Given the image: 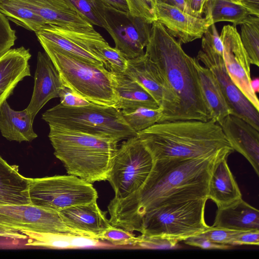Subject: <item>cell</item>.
<instances>
[{
	"label": "cell",
	"mask_w": 259,
	"mask_h": 259,
	"mask_svg": "<svg viewBox=\"0 0 259 259\" xmlns=\"http://www.w3.org/2000/svg\"><path fill=\"white\" fill-rule=\"evenodd\" d=\"M229 155L187 159L154 160L142 186L122 199L113 198L108 205L112 226L139 232L144 215L163 204L207 197L209 178L215 162Z\"/></svg>",
	"instance_id": "1"
},
{
	"label": "cell",
	"mask_w": 259,
	"mask_h": 259,
	"mask_svg": "<svg viewBox=\"0 0 259 259\" xmlns=\"http://www.w3.org/2000/svg\"><path fill=\"white\" fill-rule=\"evenodd\" d=\"M145 53L155 65L166 94V104L158 122L211 119L194 58L157 21L152 23Z\"/></svg>",
	"instance_id": "2"
},
{
	"label": "cell",
	"mask_w": 259,
	"mask_h": 259,
	"mask_svg": "<svg viewBox=\"0 0 259 259\" xmlns=\"http://www.w3.org/2000/svg\"><path fill=\"white\" fill-rule=\"evenodd\" d=\"M137 136L154 160L229 155L234 151L221 126L212 119L158 122Z\"/></svg>",
	"instance_id": "3"
},
{
	"label": "cell",
	"mask_w": 259,
	"mask_h": 259,
	"mask_svg": "<svg viewBox=\"0 0 259 259\" xmlns=\"http://www.w3.org/2000/svg\"><path fill=\"white\" fill-rule=\"evenodd\" d=\"M49 138L54 155L68 175L86 182L107 180L118 142L61 127L49 126Z\"/></svg>",
	"instance_id": "4"
},
{
	"label": "cell",
	"mask_w": 259,
	"mask_h": 259,
	"mask_svg": "<svg viewBox=\"0 0 259 259\" xmlns=\"http://www.w3.org/2000/svg\"><path fill=\"white\" fill-rule=\"evenodd\" d=\"M65 87L96 104L115 107L112 72L103 65L86 62L42 38H38Z\"/></svg>",
	"instance_id": "5"
},
{
	"label": "cell",
	"mask_w": 259,
	"mask_h": 259,
	"mask_svg": "<svg viewBox=\"0 0 259 259\" xmlns=\"http://www.w3.org/2000/svg\"><path fill=\"white\" fill-rule=\"evenodd\" d=\"M42 119L49 126L111 138L118 142L137 134L125 122L120 110L114 106L93 103L70 107L60 103L42 113Z\"/></svg>",
	"instance_id": "6"
},
{
	"label": "cell",
	"mask_w": 259,
	"mask_h": 259,
	"mask_svg": "<svg viewBox=\"0 0 259 259\" xmlns=\"http://www.w3.org/2000/svg\"><path fill=\"white\" fill-rule=\"evenodd\" d=\"M207 199L205 197L181 200L154 208L144 215L139 232L179 242L198 234L210 227L204 219Z\"/></svg>",
	"instance_id": "7"
},
{
	"label": "cell",
	"mask_w": 259,
	"mask_h": 259,
	"mask_svg": "<svg viewBox=\"0 0 259 259\" xmlns=\"http://www.w3.org/2000/svg\"><path fill=\"white\" fill-rule=\"evenodd\" d=\"M28 179L31 204L52 211L59 212L98 198L92 183L73 175Z\"/></svg>",
	"instance_id": "8"
},
{
	"label": "cell",
	"mask_w": 259,
	"mask_h": 259,
	"mask_svg": "<svg viewBox=\"0 0 259 259\" xmlns=\"http://www.w3.org/2000/svg\"><path fill=\"white\" fill-rule=\"evenodd\" d=\"M154 160L137 136L122 142L115 154L107 180L115 193L122 199L139 189L148 178Z\"/></svg>",
	"instance_id": "9"
},
{
	"label": "cell",
	"mask_w": 259,
	"mask_h": 259,
	"mask_svg": "<svg viewBox=\"0 0 259 259\" xmlns=\"http://www.w3.org/2000/svg\"><path fill=\"white\" fill-rule=\"evenodd\" d=\"M35 34L37 38L44 39L79 59L104 66L99 50L109 44L94 28L78 29L47 24Z\"/></svg>",
	"instance_id": "10"
},
{
	"label": "cell",
	"mask_w": 259,
	"mask_h": 259,
	"mask_svg": "<svg viewBox=\"0 0 259 259\" xmlns=\"http://www.w3.org/2000/svg\"><path fill=\"white\" fill-rule=\"evenodd\" d=\"M0 226L38 232L83 236L68 227L59 212L32 204L0 206Z\"/></svg>",
	"instance_id": "11"
},
{
	"label": "cell",
	"mask_w": 259,
	"mask_h": 259,
	"mask_svg": "<svg viewBox=\"0 0 259 259\" xmlns=\"http://www.w3.org/2000/svg\"><path fill=\"white\" fill-rule=\"evenodd\" d=\"M196 59L214 74L232 111V115L259 131V111L233 83L225 68L223 57L216 53L202 38L201 49Z\"/></svg>",
	"instance_id": "12"
},
{
	"label": "cell",
	"mask_w": 259,
	"mask_h": 259,
	"mask_svg": "<svg viewBox=\"0 0 259 259\" xmlns=\"http://www.w3.org/2000/svg\"><path fill=\"white\" fill-rule=\"evenodd\" d=\"M220 37L223 45L222 57L230 77L255 108L259 111L258 99L251 85L250 63L236 26L225 25Z\"/></svg>",
	"instance_id": "13"
},
{
	"label": "cell",
	"mask_w": 259,
	"mask_h": 259,
	"mask_svg": "<svg viewBox=\"0 0 259 259\" xmlns=\"http://www.w3.org/2000/svg\"><path fill=\"white\" fill-rule=\"evenodd\" d=\"M109 25L107 31L113 38L115 48L128 59L145 54L144 49L150 36L151 25L144 20L106 9Z\"/></svg>",
	"instance_id": "14"
},
{
	"label": "cell",
	"mask_w": 259,
	"mask_h": 259,
	"mask_svg": "<svg viewBox=\"0 0 259 259\" xmlns=\"http://www.w3.org/2000/svg\"><path fill=\"white\" fill-rule=\"evenodd\" d=\"M154 12L156 21L182 44L202 38L210 26L205 17H194L159 0L155 1Z\"/></svg>",
	"instance_id": "15"
},
{
	"label": "cell",
	"mask_w": 259,
	"mask_h": 259,
	"mask_svg": "<svg viewBox=\"0 0 259 259\" xmlns=\"http://www.w3.org/2000/svg\"><path fill=\"white\" fill-rule=\"evenodd\" d=\"M34 79L32 97L26 109L34 119L49 100L60 98L65 87L58 71L46 53H38Z\"/></svg>",
	"instance_id": "16"
},
{
	"label": "cell",
	"mask_w": 259,
	"mask_h": 259,
	"mask_svg": "<svg viewBox=\"0 0 259 259\" xmlns=\"http://www.w3.org/2000/svg\"><path fill=\"white\" fill-rule=\"evenodd\" d=\"M233 149L242 155L259 176V131L230 114L219 124Z\"/></svg>",
	"instance_id": "17"
},
{
	"label": "cell",
	"mask_w": 259,
	"mask_h": 259,
	"mask_svg": "<svg viewBox=\"0 0 259 259\" xmlns=\"http://www.w3.org/2000/svg\"><path fill=\"white\" fill-rule=\"evenodd\" d=\"M39 16L47 24L78 29H93L68 0H19Z\"/></svg>",
	"instance_id": "18"
},
{
	"label": "cell",
	"mask_w": 259,
	"mask_h": 259,
	"mask_svg": "<svg viewBox=\"0 0 259 259\" xmlns=\"http://www.w3.org/2000/svg\"><path fill=\"white\" fill-rule=\"evenodd\" d=\"M59 212L66 225L85 236L98 239L111 225L97 201L71 206Z\"/></svg>",
	"instance_id": "19"
},
{
	"label": "cell",
	"mask_w": 259,
	"mask_h": 259,
	"mask_svg": "<svg viewBox=\"0 0 259 259\" xmlns=\"http://www.w3.org/2000/svg\"><path fill=\"white\" fill-rule=\"evenodd\" d=\"M29 49H10L0 55V106L13 93L18 83L30 76Z\"/></svg>",
	"instance_id": "20"
},
{
	"label": "cell",
	"mask_w": 259,
	"mask_h": 259,
	"mask_svg": "<svg viewBox=\"0 0 259 259\" xmlns=\"http://www.w3.org/2000/svg\"><path fill=\"white\" fill-rule=\"evenodd\" d=\"M224 156L215 162L208 182L207 198L218 207L226 206L242 198L237 183Z\"/></svg>",
	"instance_id": "21"
},
{
	"label": "cell",
	"mask_w": 259,
	"mask_h": 259,
	"mask_svg": "<svg viewBox=\"0 0 259 259\" xmlns=\"http://www.w3.org/2000/svg\"><path fill=\"white\" fill-rule=\"evenodd\" d=\"M212 226L238 231L259 230V211L241 198L218 207Z\"/></svg>",
	"instance_id": "22"
},
{
	"label": "cell",
	"mask_w": 259,
	"mask_h": 259,
	"mask_svg": "<svg viewBox=\"0 0 259 259\" xmlns=\"http://www.w3.org/2000/svg\"><path fill=\"white\" fill-rule=\"evenodd\" d=\"M29 185V179L19 172L18 166L0 156V206L31 204Z\"/></svg>",
	"instance_id": "23"
},
{
	"label": "cell",
	"mask_w": 259,
	"mask_h": 259,
	"mask_svg": "<svg viewBox=\"0 0 259 259\" xmlns=\"http://www.w3.org/2000/svg\"><path fill=\"white\" fill-rule=\"evenodd\" d=\"M125 73L147 90L163 110L166 104L164 87L155 65L145 53L128 59Z\"/></svg>",
	"instance_id": "24"
},
{
	"label": "cell",
	"mask_w": 259,
	"mask_h": 259,
	"mask_svg": "<svg viewBox=\"0 0 259 259\" xmlns=\"http://www.w3.org/2000/svg\"><path fill=\"white\" fill-rule=\"evenodd\" d=\"M33 120L26 108L14 110L7 101L0 106V132L9 141L31 142L37 138L33 128Z\"/></svg>",
	"instance_id": "25"
},
{
	"label": "cell",
	"mask_w": 259,
	"mask_h": 259,
	"mask_svg": "<svg viewBox=\"0 0 259 259\" xmlns=\"http://www.w3.org/2000/svg\"><path fill=\"white\" fill-rule=\"evenodd\" d=\"M194 64L211 119L220 124L225 118L232 114V111L212 72L202 65L196 58H194Z\"/></svg>",
	"instance_id": "26"
},
{
	"label": "cell",
	"mask_w": 259,
	"mask_h": 259,
	"mask_svg": "<svg viewBox=\"0 0 259 259\" xmlns=\"http://www.w3.org/2000/svg\"><path fill=\"white\" fill-rule=\"evenodd\" d=\"M117 98L115 107L119 110L144 107L159 108L154 98L142 85L126 73H114Z\"/></svg>",
	"instance_id": "27"
},
{
	"label": "cell",
	"mask_w": 259,
	"mask_h": 259,
	"mask_svg": "<svg viewBox=\"0 0 259 259\" xmlns=\"http://www.w3.org/2000/svg\"><path fill=\"white\" fill-rule=\"evenodd\" d=\"M20 231L28 238L26 246L64 249L93 247L100 244V240L89 236L25 230Z\"/></svg>",
	"instance_id": "28"
},
{
	"label": "cell",
	"mask_w": 259,
	"mask_h": 259,
	"mask_svg": "<svg viewBox=\"0 0 259 259\" xmlns=\"http://www.w3.org/2000/svg\"><path fill=\"white\" fill-rule=\"evenodd\" d=\"M204 14L210 25L227 21L235 26L240 25L247 16L251 15L241 3L233 0H209Z\"/></svg>",
	"instance_id": "29"
},
{
	"label": "cell",
	"mask_w": 259,
	"mask_h": 259,
	"mask_svg": "<svg viewBox=\"0 0 259 259\" xmlns=\"http://www.w3.org/2000/svg\"><path fill=\"white\" fill-rule=\"evenodd\" d=\"M0 12L17 25L35 33L47 24L19 0H0Z\"/></svg>",
	"instance_id": "30"
},
{
	"label": "cell",
	"mask_w": 259,
	"mask_h": 259,
	"mask_svg": "<svg viewBox=\"0 0 259 259\" xmlns=\"http://www.w3.org/2000/svg\"><path fill=\"white\" fill-rule=\"evenodd\" d=\"M240 39L250 64L259 66V18L249 15L240 24Z\"/></svg>",
	"instance_id": "31"
},
{
	"label": "cell",
	"mask_w": 259,
	"mask_h": 259,
	"mask_svg": "<svg viewBox=\"0 0 259 259\" xmlns=\"http://www.w3.org/2000/svg\"><path fill=\"white\" fill-rule=\"evenodd\" d=\"M127 124L135 132L144 130L157 123L161 116L162 109H152L144 107L120 110Z\"/></svg>",
	"instance_id": "32"
},
{
	"label": "cell",
	"mask_w": 259,
	"mask_h": 259,
	"mask_svg": "<svg viewBox=\"0 0 259 259\" xmlns=\"http://www.w3.org/2000/svg\"><path fill=\"white\" fill-rule=\"evenodd\" d=\"M92 24L108 30L106 9L99 0H68Z\"/></svg>",
	"instance_id": "33"
},
{
	"label": "cell",
	"mask_w": 259,
	"mask_h": 259,
	"mask_svg": "<svg viewBox=\"0 0 259 259\" xmlns=\"http://www.w3.org/2000/svg\"><path fill=\"white\" fill-rule=\"evenodd\" d=\"M99 56L108 70L114 73H125L128 59L119 50L108 45L99 49Z\"/></svg>",
	"instance_id": "34"
},
{
	"label": "cell",
	"mask_w": 259,
	"mask_h": 259,
	"mask_svg": "<svg viewBox=\"0 0 259 259\" xmlns=\"http://www.w3.org/2000/svg\"><path fill=\"white\" fill-rule=\"evenodd\" d=\"M98 239L107 241L115 245H133L139 241L133 232L111 225L98 237Z\"/></svg>",
	"instance_id": "35"
},
{
	"label": "cell",
	"mask_w": 259,
	"mask_h": 259,
	"mask_svg": "<svg viewBox=\"0 0 259 259\" xmlns=\"http://www.w3.org/2000/svg\"><path fill=\"white\" fill-rule=\"evenodd\" d=\"M130 14L152 24L156 21L154 4L155 0H125Z\"/></svg>",
	"instance_id": "36"
},
{
	"label": "cell",
	"mask_w": 259,
	"mask_h": 259,
	"mask_svg": "<svg viewBox=\"0 0 259 259\" xmlns=\"http://www.w3.org/2000/svg\"><path fill=\"white\" fill-rule=\"evenodd\" d=\"M139 241L135 245L140 248L153 249H173L180 248L179 241L160 236H139Z\"/></svg>",
	"instance_id": "37"
},
{
	"label": "cell",
	"mask_w": 259,
	"mask_h": 259,
	"mask_svg": "<svg viewBox=\"0 0 259 259\" xmlns=\"http://www.w3.org/2000/svg\"><path fill=\"white\" fill-rule=\"evenodd\" d=\"M240 232L211 226L197 235L217 243L234 246V240Z\"/></svg>",
	"instance_id": "38"
},
{
	"label": "cell",
	"mask_w": 259,
	"mask_h": 259,
	"mask_svg": "<svg viewBox=\"0 0 259 259\" xmlns=\"http://www.w3.org/2000/svg\"><path fill=\"white\" fill-rule=\"evenodd\" d=\"M16 39L15 30L11 28L8 19L0 12V55L10 50Z\"/></svg>",
	"instance_id": "39"
},
{
	"label": "cell",
	"mask_w": 259,
	"mask_h": 259,
	"mask_svg": "<svg viewBox=\"0 0 259 259\" xmlns=\"http://www.w3.org/2000/svg\"><path fill=\"white\" fill-rule=\"evenodd\" d=\"M183 241L187 245L207 249L225 250L230 249L233 246L230 245L217 243L197 235L190 237Z\"/></svg>",
	"instance_id": "40"
},
{
	"label": "cell",
	"mask_w": 259,
	"mask_h": 259,
	"mask_svg": "<svg viewBox=\"0 0 259 259\" xmlns=\"http://www.w3.org/2000/svg\"><path fill=\"white\" fill-rule=\"evenodd\" d=\"M60 98V104L67 107H78L93 104L66 87L62 90Z\"/></svg>",
	"instance_id": "41"
},
{
	"label": "cell",
	"mask_w": 259,
	"mask_h": 259,
	"mask_svg": "<svg viewBox=\"0 0 259 259\" xmlns=\"http://www.w3.org/2000/svg\"><path fill=\"white\" fill-rule=\"evenodd\" d=\"M202 38L218 54L223 56V45L214 24H211Z\"/></svg>",
	"instance_id": "42"
},
{
	"label": "cell",
	"mask_w": 259,
	"mask_h": 259,
	"mask_svg": "<svg viewBox=\"0 0 259 259\" xmlns=\"http://www.w3.org/2000/svg\"><path fill=\"white\" fill-rule=\"evenodd\" d=\"M234 246L241 245H259V230L241 231L236 236Z\"/></svg>",
	"instance_id": "43"
},
{
	"label": "cell",
	"mask_w": 259,
	"mask_h": 259,
	"mask_svg": "<svg viewBox=\"0 0 259 259\" xmlns=\"http://www.w3.org/2000/svg\"><path fill=\"white\" fill-rule=\"evenodd\" d=\"M192 16L202 17L209 0H184Z\"/></svg>",
	"instance_id": "44"
},
{
	"label": "cell",
	"mask_w": 259,
	"mask_h": 259,
	"mask_svg": "<svg viewBox=\"0 0 259 259\" xmlns=\"http://www.w3.org/2000/svg\"><path fill=\"white\" fill-rule=\"evenodd\" d=\"M106 9L126 14L129 13L128 8L125 0H99Z\"/></svg>",
	"instance_id": "45"
},
{
	"label": "cell",
	"mask_w": 259,
	"mask_h": 259,
	"mask_svg": "<svg viewBox=\"0 0 259 259\" xmlns=\"http://www.w3.org/2000/svg\"><path fill=\"white\" fill-rule=\"evenodd\" d=\"M0 237L14 239H25L27 236L17 229L0 226Z\"/></svg>",
	"instance_id": "46"
},
{
	"label": "cell",
	"mask_w": 259,
	"mask_h": 259,
	"mask_svg": "<svg viewBox=\"0 0 259 259\" xmlns=\"http://www.w3.org/2000/svg\"><path fill=\"white\" fill-rule=\"evenodd\" d=\"M164 3L176 7L192 16L184 0H159Z\"/></svg>",
	"instance_id": "47"
},
{
	"label": "cell",
	"mask_w": 259,
	"mask_h": 259,
	"mask_svg": "<svg viewBox=\"0 0 259 259\" xmlns=\"http://www.w3.org/2000/svg\"><path fill=\"white\" fill-rule=\"evenodd\" d=\"M251 85L253 91L256 93L259 91V79L258 78H255L251 80Z\"/></svg>",
	"instance_id": "48"
},
{
	"label": "cell",
	"mask_w": 259,
	"mask_h": 259,
	"mask_svg": "<svg viewBox=\"0 0 259 259\" xmlns=\"http://www.w3.org/2000/svg\"><path fill=\"white\" fill-rule=\"evenodd\" d=\"M233 1L238 2L240 3V2L241 1V0H233Z\"/></svg>",
	"instance_id": "49"
}]
</instances>
